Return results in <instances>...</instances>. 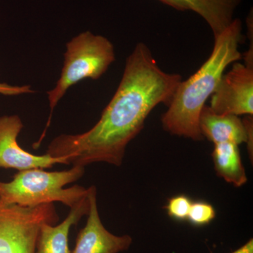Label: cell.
Returning a JSON list of instances; mask_svg holds the SVG:
<instances>
[{
	"label": "cell",
	"mask_w": 253,
	"mask_h": 253,
	"mask_svg": "<svg viewBox=\"0 0 253 253\" xmlns=\"http://www.w3.org/2000/svg\"><path fill=\"white\" fill-rule=\"evenodd\" d=\"M191 204L192 202L188 196L179 195L168 201L166 209L169 217L176 220L184 221L187 219Z\"/></svg>",
	"instance_id": "cell-14"
},
{
	"label": "cell",
	"mask_w": 253,
	"mask_h": 253,
	"mask_svg": "<svg viewBox=\"0 0 253 253\" xmlns=\"http://www.w3.org/2000/svg\"><path fill=\"white\" fill-rule=\"evenodd\" d=\"M181 11H192L204 18L217 38L234 21V13L243 0H158Z\"/></svg>",
	"instance_id": "cell-10"
},
{
	"label": "cell",
	"mask_w": 253,
	"mask_h": 253,
	"mask_svg": "<svg viewBox=\"0 0 253 253\" xmlns=\"http://www.w3.org/2000/svg\"><path fill=\"white\" fill-rule=\"evenodd\" d=\"M210 108L219 114L253 116V66L234 63L211 96Z\"/></svg>",
	"instance_id": "cell-6"
},
{
	"label": "cell",
	"mask_w": 253,
	"mask_h": 253,
	"mask_svg": "<svg viewBox=\"0 0 253 253\" xmlns=\"http://www.w3.org/2000/svg\"><path fill=\"white\" fill-rule=\"evenodd\" d=\"M59 220L54 204L24 207L0 199V253H36L42 224Z\"/></svg>",
	"instance_id": "cell-5"
},
{
	"label": "cell",
	"mask_w": 253,
	"mask_h": 253,
	"mask_svg": "<svg viewBox=\"0 0 253 253\" xmlns=\"http://www.w3.org/2000/svg\"><path fill=\"white\" fill-rule=\"evenodd\" d=\"M23 124L17 115L0 117V168L18 171L47 169L56 164L67 165L65 158L48 154L37 156L25 151L18 143Z\"/></svg>",
	"instance_id": "cell-7"
},
{
	"label": "cell",
	"mask_w": 253,
	"mask_h": 253,
	"mask_svg": "<svg viewBox=\"0 0 253 253\" xmlns=\"http://www.w3.org/2000/svg\"><path fill=\"white\" fill-rule=\"evenodd\" d=\"M116 60L114 46L104 36L86 31L66 44L61 77L54 89L47 91L50 116L41 139L33 145L37 149L45 136L53 111L71 86L86 79L98 80Z\"/></svg>",
	"instance_id": "cell-4"
},
{
	"label": "cell",
	"mask_w": 253,
	"mask_h": 253,
	"mask_svg": "<svg viewBox=\"0 0 253 253\" xmlns=\"http://www.w3.org/2000/svg\"><path fill=\"white\" fill-rule=\"evenodd\" d=\"M181 81L180 75L163 71L148 46L138 43L99 121L86 132L56 136L46 154L65 158L73 166L106 163L120 167L126 146L139 134L150 113L159 104H169Z\"/></svg>",
	"instance_id": "cell-1"
},
{
	"label": "cell",
	"mask_w": 253,
	"mask_h": 253,
	"mask_svg": "<svg viewBox=\"0 0 253 253\" xmlns=\"http://www.w3.org/2000/svg\"><path fill=\"white\" fill-rule=\"evenodd\" d=\"M216 217V211L212 205L203 201L192 203L188 215V221L195 226L210 224Z\"/></svg>",
	"instance_id": "cell-13"
},
{
	"label": "cell",
	"mask_w": 253,
	"mask_h": 253,
	"mask_svg": "<svg viewBox=\"0 0 253 253\" xmlns=\"http://www.w3.org/2000/svg\"><path fill=\"white\" fill-rule=\"evenodd\" d=\"M253 116L244 120L234 115L214 113L209 106L205 105L199 117L201 134L213 144L231 142L236 144L247 143L253 157Z\"/></svg>",
	"instance_id": "cell-9"
},
{
	"label": "cell",
	"mask_w": 253,
	"mask_h": 253,
	"mask_svg": "<svg viewBox=\"0 0 253 253\" xmlns=\"http://www.w3.org/2000/svg\"><path fill=\"white\" fill-rule=\"evenodd\" d=\"M90 207L87 194L71 208L66 219L59 224L43 223L40 228L36 253H71L68 246L70 230L87 215Z\"/></svg>",
	"instance_id": "cell-11"
},
{
	"label": "cell",
	"mask_w": 253,
	"mask_h": 253,
	"mask_svg": "<svg viewBox=\"0 0 253 253\" xmlns=\"http://www.w3.org/2000/svg\"><path fill=\"white\" fill-rule=\"evenodd\" d=\"M212 156L218 176L236 187L246 184L248 177L241 161L239 145L231 142L214 144Z\"/></svg>",
	"instance_id": "cell-12"
},
{
	"label": "cell",
	"mask_w": 253,
	"mask_h": 253,
	"mask_svg": "<svg viewBox=\"0 0 253 253\" xmlns=\"http://www.w3.org/2000/svg\"><path fill=\"white\" fill-rule=\"evenodd\" d=\"M84 171L81 166L56 172L43 169L18 171L9 182L0 181V199L6 204L24 207L61 202L71 208L86 196L87 189L79 185L64 186L79 180Z\"/></svg>",
	"instance_id": "cell-3"
},
{
	"label": "cell",
	"mask_w": 253,
	"mask_h": 253,
	"mask_svg": "<svg viewBox=\"0 0 253 253\" xmlns=\"http://www.w3.org/2000/svg\"><path fill=\"white\" fill-rule=\"evenodd\" d=\"M231 253H253V239H250L239 249Z\"/></svg>",
	"instance_id": "cell-16"
},
{
	"label": "cell",
	"mask_w": 253,
	"mask_h": 253,
	"mask_svg": "<svg viewBox=\"0 0 253 253\" xmlns=\"http://www.w3.org/2000/svg\"><path fill=\"white\" fill-rule=\"evenodd\" d=\"M96 187L88 188L90 207L85 226L78 233L76 246L71 253H120L127 251L132 244L131 236H117L106 229L101 222Z\"/></svg>",
	"instance_id": "cell-8"
},
{
	"label": "cell",
	"mask_w": 253,
	"mask_h": 253,
	"mask_svg": "<svg viewBox=\"0 0 253 253\" xmlns=\"http://www.w3.org/2000/svg\"><path fill=\"white\" fill-rule=\"evenodd\" d=\"M242 22L234 18L217 38L211 56L201 68L176 86L161 122L164 130L172 135L202 141L199 117L206 101L217 89L226 68L243 59L239 50L242 42Z\"/></svg>",
	"instance_id": "cell-2"
},
{
	"label": "cell",
	"mask_w": 253,
	"mask_h": 253,
	"mask_svg": "<svg viewBox=\"0 0 253 253\" xmlns=\"http://www.w3.org/2000/svg\"><path fill=\"white\" fill-rule=\"evenodd\" d=\"M34 92L30 85L13 86L6 83H0V94L4 96H18Z\"/></svg>",
	"instance_id": "cell-15"
}]
</instances>
